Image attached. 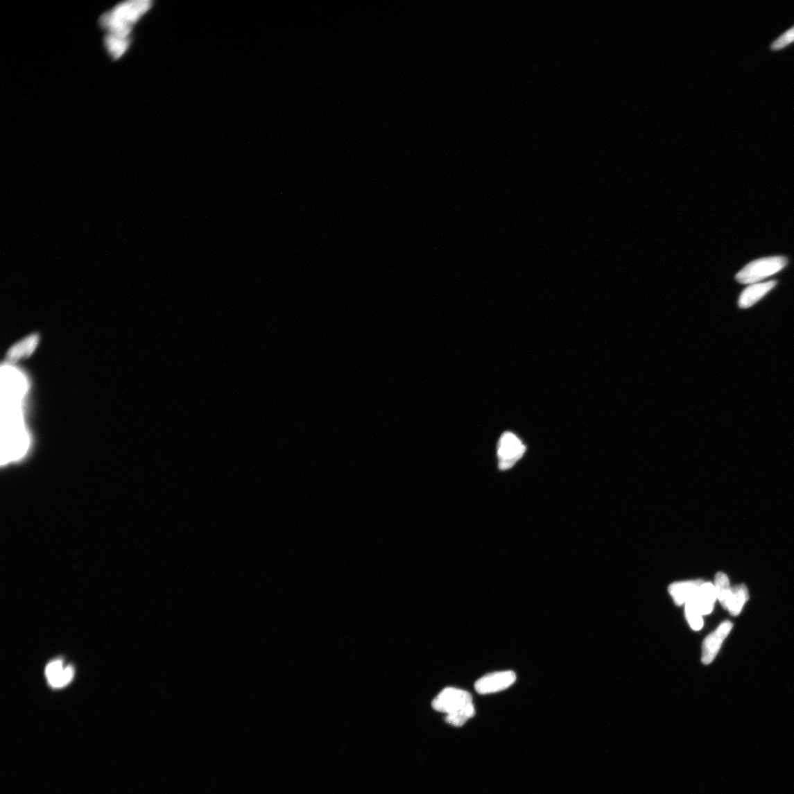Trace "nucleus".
<instances>
[{
    "mask_svg": "<svg viewBox=\"0 0 794 794\" xmlns=\"http://www.w3.org/2000/svg\"><path fill=\"white\" fill-rule=\"evenodd\" d=\"M714 587L718 601L726 609L728 598L731 593V588L728 577L723 572H718L715 577Z\"/></svg>",
    "mask_w": 794,
    "mask_h": 794,
    "instance_id": "4468645a",
    "label": "nucleus"
},
{
    "mask_svg": "<svg viewBox=\"0 0 794 794\" xmlns=\"http://www.w3.org/2000/svg\"><path fill=\"white\" fill-rule=\"evenodd\" d=\"M3 422L1 463L17 460L26 454L29 438L24 429L21 400L26 392V381L16 370L6 366L2 370Z\"/></svg>",
    "mask_w": 794,
    "mask_h": 794,
    "instance_id": "f257e3e1",
    "label": "nucleus"
},
{
    "mask_svg": "<svg viewBox=\"0 0 794 794\" xmlns=\"http://www.w3.org/2000/svg\"><path fill=\"white\" fill-rule=\"evenodd\" d=\"M129 43V39H122L112 35L107 34L105 38L106 47L114 58H119L125 53Z\"/></svg>",
    "mask_w": 794,
    "mask_h": 794,
    "instance_id": "2eb2a0df",
    "label": "nucleus"
},
{
    "mask_svg": "<svg viewBox=\"0 0 794 794\" xmlns=\"http://www.w3.org/2000/svg\"><path fill=\"white\" fill-rule=\"evenodd\" d=\"M686 615L689 625L693 630L698 631L702 628V615L691 601L686 603Z\"/></svg>",
    "mask_w": 794,
    "mask_h": 794,
    "instance_id": "f3484780",
    "label": "nucleus"
},
{
    "mask_svg": "<svg viewBox=\"0 0 794 794\" xmlns=\"http://www.w3.org/2000/svg\"><path fill=\"white\" fill-rule=\"evenodd\" d=\"M716 598L714 585L711 582H703L698 592L689 601L693 603L704 616L713 612Z\"/></svg>",
    "mask_w": 794,
    "mask_h": 794,
    "instance_id": "1a4fd4ad",
    "label": "nucleus"
},
{
    "mask_svg": "<svg viewBox=\"0 0 794 794\" xmlns=\"http://www.w3.org/2000/svg\"><path fill=\"white\" fill-rule=\"evenodd\" d=\"M38 343L39 336L35 334L31 335L19 341V343L13 347H11L8 352V357L11 361H17L22 358H27L34 352Z\"/></svg>",
    "mask_w": 794,
    "mask_h": 794,
    "instance_id": "ddd939ff",
    "label": "nucleus"
},
{
    "mask_svg": "<svg viewBox=\"0 0 794 794\" xmlns=\"http://www.w3.org/2000/svg\"><path fill=\"white\" fill-rule=\"evenodd\" d=\"M702 580H692L671 584L668 592L678 605L686 604L700 588Z\"/></svg>",
    "mask_w": 794,
    "mask_h": 794,
    "instance_id": "9b49d317",
    "label": "nucleus"
},
{
    "mask_svg": "<svg viewBox=\"0 0 794 794\" xmlns=\"http://www.w3.org/2000/svg\"><path fill=\"white\" fill-rule=\"evenodd\" d=\"M472 703L471 694L463 690L447 688L440 693L433 701L432 706L438 712L450 714Z\"/></svg>",
    "mask_w": 794,
    "mask_h": 794,
    "instance_id": "39448f33",
    "label": "nucleus"
},
{
    "mask_svg": "<svg viewBox=\"0 0 794 794\" xmlns=\"http://www.w3.org/2000/svg\"><path fill=\"white\" fill-rule=\"evenodd\" d=\"M74 669L71 666L64 667L61 659L49 664L45 670V675L49 683L53 688H63L69 684L74 677Z\"/></svg>",
    "mask_w": 794,
    "mask_h": 794,
    "instance_id": "6e6552de",
    "label": "nucleus"
},
{
    "mask_svg": "<svg viewBox=\"0 0 794 794\" xmlns=\"http://www.w3.org/2000/svg\"><path fill=\"white\" fill-rule=\"evenodd\" d=\"M516 680L514 671H501L483 677L476 682L474 688L481 694L497 693L511 687Z\"/></svg>",
    "mask_w": 794,
    "mask_h": 794,
    "instance_id": "423d86ee",
    "label": "nucleus"
},
{
    "mask_svg": "<svg viewBox=\"0 0 794 794\" xmlns=\"http://www.w3.org/2000/svg\"><path fill=\"white\" fill-rule=\"evenodd\" d=\"M152 6L148 0H137L121 3L101 18L102 26L108 35L128 39L132 27Z\"/></svg>",
    "mask_w": 794,
    "mask_h": 794,
    "instance_id": "f03ea898",
    "label": "nucleus"
},
{
    "mask_svg": "<svg viewBox=\"0 0 794 794\" xmlns=\"http://www.w3.org/2000/svg\"><path fill=\"white\" fill-rule=\"evenodd\" d=\"M748 600L749 594L746 586L743 584L736 585L731 589L725 610H727L732 616H738Z\"/></svg>",
    "mask_w": 794,
    "mask_h": 794,
    "instance_id": "f8f14e48",
    "label": "nucleus"
},
{
    "mask_svg": "<svg viewBox=\"0 0 794 794\" xmlns=\"http://www.w3.org/2000/svg\"><path fill=\"white\" fill-rule=\"evenodd\" d=\"M525 451L526 447L517 435L511 432L504 433L501 435L497 447L499 469L507 470L514 467Z\"/></svg>",
    "mask_w": 794,
    "mask_h": 794,
    "instance_id": "20e7f679",
    "label": "nucleus"
},
{
    "mask_svg": "<svg viewBox=\"0 0 794 794\" xmlns=\"http://www.w3.org/2000/svg\"><path fill=\"white\" fill-rule=\"evenodd\" d=\"M732 628V624L730 621H724L704 640L702 655V662L704 664L708 665L713 662Z\"/></svg>",
    "mask_w": 794,
    "mask_h": 794,
    "instance_id": "0eeeda50",
    "label": "nucleus"
},
{
    "mask_svg": "<svg viewBox=\"0 0 794 794\" xmlns=\"http://www.w3.org/2000/svg\"><path fill=\"white\" fill-rule=\"evenodd\" d=\"M787 264V259L782 256L757 259L742 268L736 278L740 284H754L779 273Z\"/></svg>",
    "mask_w": 794,
    "mask_h": 794,
    "instance_id": "7ed1b4c3",
    "label": "nucleus"
},
{
    "mask_svg": "<svg viewBox=\"0 0 794 794\" xmlns=\"http://www.w3.org/2000/svg\"><path fill=\"white\" fill-rule=\"evenodd\" d=\"M474 714L475 709L474 705L470 703L455 713L447 714L446 720L447 723L451 725L460 727L465 724L469 719L472 718Z\"/></svg>",
    "mask_w": 794,
    "mask_h": 794,
    "instance_id": "dca6fc26",
    "label": "nucleus"
},
{
    "mask_svg": "<svg viewBox=\"0 0 794 794\" xmlns=\"http://www.w3.org/2000/svg\"><path fill=\"white\" fill-rule=\"evenodd\" d=\"M775 286L776 281L752 284L741 293L739 301V307L741 309L752 307V305L765 297Z\"/></svg>",
    "mask_w": 794,
    "mask_h": 794,
    "instance_id": "9d476101",
    "label": "nucleus"
},
{
    "mask_svg": "<svg viewBox=\"0 0 794 794\" xmlns=\"http://www.w3.org/2000/svg\"><path fill=\"white\" fill-rule=\"evenodd\" d=\"M794 42V26L788 30L783 35L776 40L772 44L771 48L774 51L782 50L788 45Z\"/></svg>",
    "mask_w": 794,
    "mask_h": 794,
    "instance_id": "a211bd4d",
    "label": "nucleus"
}]
</instances>
